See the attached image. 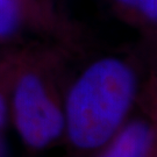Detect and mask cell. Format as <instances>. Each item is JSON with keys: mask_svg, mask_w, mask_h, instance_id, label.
<instances>
[{"mask_svg": "<svg viewBox=\"0 0 157 157\" xmlns=\"http://www.w3.org/2000/svg\"><path fill=\"white\" fill-rule=\"evenodd\" d=\"M121 5L141 13L149 21L156 22L157 20V0H117Z\"/></svg>", "mask_w": 157, "mask_h": 157, "instance_id": "obj_5", "label": "cell"}, {"mask_svg": "<svg viewBox=\"0 0 157 157\" xmlns=\"http://www.w3.org/2000/svg\"><path fill=\"white\" fill-rule=\"evenodd\" d=\"M5 151V148H4V143H2V141L0 139V155H2Z\"/></svg>", "mask_w": 157, "mask_h": 157, "instance_id": "obj_7", "label": "cell"}, {"mask_svg": "<svg viewBox=\"0 0 157 157\" xmlns=\"http://www.w3.org/2000/svg\"><path fill=\"white\" fill-rule=\"evenodd\" d=\"M154 146V130L151 124L136 120L124 127H120L108 141L104 156L140 157L146 156Z\"/></svg>", "mask_w": 157, "mask_h": 157, "instance_id": "obj_3", "label": "cell"}, {"mask_svg": "<svg viewBox=\"0 0 157 157\" xmlns=\"http://www.w3.org/2000/svg\"><path fill=\"white\" fill-rule=\"evenodd\" d=\"M21 23V10L17 0H0V37H8Z\"/></svg>", "mask_w": 157, "mask_h": 157, "instance_id": "obj_4", "label": "cell"}, {"mask_svg": "<svg viewBox=\"0 0 157 157\" xmlns=\"http://www.w3.org/2000/svg\"><path fill=\"white\" fill-rule=\"evenodd\" d=\"M12 106L17 133L23 143L33 149L51 144L65 129L63 109L36 73H25L19 78Z\"/></svg>", "mask_w": 157, "mask_h": 157, "instance_id": "obj_2", "label": "cell"}, {"mask_svg": "<svg viewBox=\"0 0 157 157\" xmlns=\"http://www.w3.org/2000/svg\"><path fill=\"white\" fill-rule=\"evenodd\" d=\"M7 119V105L4 95L0 93V129L4 127Z\"/></svg>", "mask_w": 157, "mask_h": 157, "instance_id": "obj_6", "label": "cell"}, {"mask_svg": "<svg viewBox=\"0 0 157 157\" xmlns=\"http://www.w3.org/2000/svg\"><path fill=\"white\" fill-rule=\"evenodd\" d=\"M136 90V75L122 59L92 63L73 83L63 108L70 142L82 150L106 146L124 124Z\"/></svg>", "mask_w": 157, "mask_h": 157, "instance_id": "obj_1", "label": "cell"}]
</instances>
